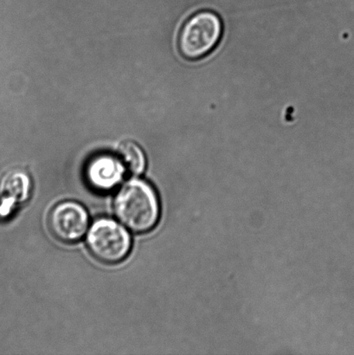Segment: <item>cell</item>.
<instances>
[{"label": "cell", "mask_w": 354, "mask_h": 355, "mask_svg": "<svg viewBox=\"0 0 354 355\" xmlns=\"http://www.w3.org/2000/svg\"><path fill=\"white\" fill-rule=\"evenodd\" d=\"M114 214L132 232L143 233L154 227L161 208L157 193L150 184L140 179L125 183L114 200Z\"/></svg>", "instance_id": "6da1fadb"}, {"label": "cell", "mask_w": 354, "mask_h": 355, "mask_svg": "<svg viewBox=\"0 0 354 355\" xmlns=\"http://www.w3.org/2000/svg\"><path fill=\"white\" fill-rule=\"evenodd\" d=\"M224 35V24L217 12L200 10L183 24L178 37L180 55L188 61H199L216 50Z\"/></svg>", "instance_id": "7a4b0ae2"}, {"label": "cell", "mask_w": 354, "mask_h": 355, "mask_svg": "<svg viewBox=\"0 0 354 355\" xmlns=\"http://www.w3.org/2000/svg\"><path fill=\"white\" fill-rule=\"evenodd\" d=\"M87 245L96 259L104 263H117L130 252V233L110 218H100L94 223L87 235Z\"/></svg>", "instance_id": "3957f363"}, {"label": "cell", "mask_w": 354, "mask_h": 355, "mask_svg": "<svg viewBox=\"0 0 354 355\" xmlns=\"http://www.w3.org/2000/svg\"><path fill=\"white\" fill-rule=\"evenodd\" d=\"M89 217L86 209L75 201H64L52 209L48 226L55 239L64 243H75L85 236Z\"/></svg>", "instance_id": "277c9868"}, {"label": "cell", "mask_w": 354, "mask_h": 355, "mask_svg": "<svg viewBox=\"0 0 354 355\" xmlns=\"http://www.w3.org/2000/svg\"><path fill=\"white\" fill-rule=\"evenodd\" d=\"M125 168L121 159L109 155L99 156L92 159L87 168V180L94 189L112 190L123 179Z\"/></svg>", "instance_id": "5b68a950"}, {"label": "cell", "mask_w": 354, "mask_h": 355, "mask_svg": "<svg viewBox=\"0 0 354 355\" xmlns=\"http://www.w3.org/2000/svg\"><path fill=\"white\" fill-rule=\"evenodd\" d=\"M118 155L125 168L134 175H141L147 166L145 153L136 142L126 140L121 142Z\"/></svg>", "instance_id": "8992f818"}, {"label": "cell", "mask_w": 354, "mask_h": 355, "mask_svg": "<svg viewBox=\"0 0 354 355\" xmlns=\"http://www.w3.org/2000/svg\"><path fill=\"white\" fill-rule=\"evenodd\" d=\"M2 187L7 188L12 203L26 201L30 190V179L22 169H13L3 178Z\"/></svg>", "instance_id": "52a82bcc"}]
</instances>
